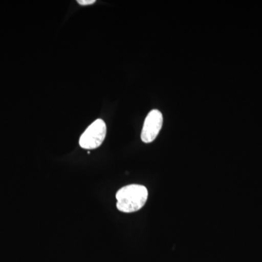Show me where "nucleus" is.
Masks as SVG:
<instances>
[{"label": "nucleus", "instance_id": "nucleus-2", "mask_svg": "<svg viewBox=\"0 0 262 262\" xmlns=\"http://www.w3.org/2000/svg\"><path fill=\"white\" fill-rule=\"evenodd\" d=\"M106 135V125L101 119H98L80 136L79 144L84 149H94L102 144Z\"/></svg>", "mask_w": 262, "mask_h": 262}, {"label": "nucleus", "instance_id": "nucleus-4", "mask_svg": "<svg viewBox=\"0 0 262 262\" xmlns=\"http://www.w3.org/2000/svg\"><path fill=\"white\" fill-rule=\"evenodd\" d=\"M77 3L81 5L85 6V5L94 4V3H96V0H78Z\"/></svg>", "mask_w": 262, "mask_h": 262}, {"label": "nucleus", "instance_id": "nucleus-1", "mask_svg": "<svg viewBox=\"0 0 262 262\" xmlns=\"http://www.w3.org/2000/svg\"><path fill=\"white\" fill-rule=\"evenodd\" d=\"M117 208L123 213L139 211L146 204L148 190L144 186L130 184L121 188L116 194Z\"/></svg>", "mask_w": 262, "mask_h": 262}, {"label": "nucleus", "instance_id": "nucleus-3", "mask_svg": "<svg viewBox=\"0 0 262 262\" xmlns=\"http://www.w3.org/2000/svg\"><path fill=\"white\" fill-rule=\"evenodd\" d=\"M163 123V117L159 110H153L146 116L141 132V140L146 144L152 142L159 134Z\"/></svg>", "mask_w": 262, "mask_h": 262}]
</instances>
